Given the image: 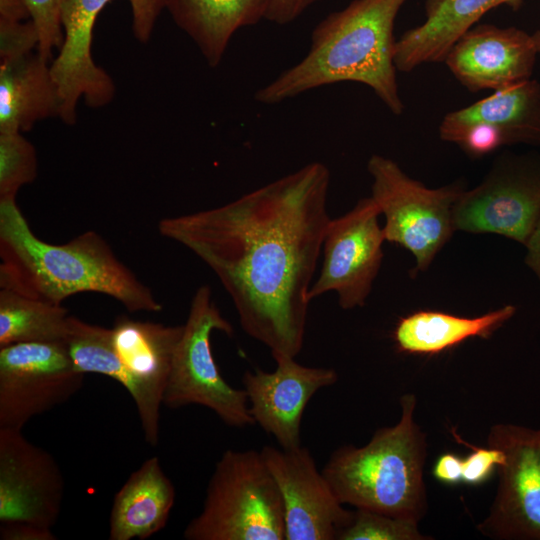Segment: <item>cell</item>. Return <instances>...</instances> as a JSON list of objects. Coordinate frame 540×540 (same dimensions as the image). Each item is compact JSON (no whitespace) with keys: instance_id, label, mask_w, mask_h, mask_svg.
<instances>
[{"instance_id":"cell-1","label":"cell","mask_w":540,"mask_h":540,"mask_svg":"<svg viewBox=\"0 0 540 540\" xmlns=\"http://www.w3.org/2000/svg\"><path fill=\"white\" fill-rule=\"evenodd\" d=\"M329 183L327 166L312 162L225 205L158 224L216 274L243 331L271 354L302 350L308 294L331 219Z\"/></svg>"},{"instance_id":"cell-2","label":"cell","mask_w":540,"mask_h":540,"mask_svg":"<svg viewBox=\"0 0 540 540\" xmlns=\"http://www.w3.org/2000/svg\"><path fill=\"white\" fill-rule=\"evenodd\" d=\"M0 257L1 289L55 305L74 294L97 292L130 312L162 310L99 234L87 231L65 244H49L33 233L15 198L0 200Z\"/></svg>"},{"instance_id":"cell-3","label":"cell","mask_w":540,"mask_h":540,"mask_svg":"<svg viewBox=\"0 0 540 540\" xmlns=\"http://www.w3.org/2000/svg\"><path fill=\"white\" fill-rule=\"evenodd\" d=\"M407 0H353L313 29L307 54L258 89L274 105L338 82L368 86L394 115L403 113L394 63L396 17Z\"/></svg>"},{"instance_id":"cell-4","label":"cell","mask_w":540,"mask_h":540,"mask_svg":"<svg viewBox=\"0 0 540 540\" xmlns=\"http://www.w3.org/2000/svg\"><path fill=\"white\" fill-rule=\"evenodd\" d=\"M416 404L413 393L403 394L395 425L376 430L364 446L333 451L321 471L343 505L417 522L425 516L427 441L414 419Z\"/></svg>"},{"instance_id":"cell-5","label":"cell","mask_w":540,"mask_h":540,"mask_svg":"<svg viewBox=\"0 0 540 540\" xmlns=\"http://www.w3.org/2000/svg\"><path fill=\"white\" fill-rule=\"evenodd\" d=\"M187 540H285L283 502L260 451L226 450L215 464Z\"/></svg>"},{"instance_id":"cell-6","label":"cell","mask_w":540,"mask_h":540,"mask_svg":"<svg viewBox=\"0 0 540 540\" xmlns=\"http://www.w3.org/2000/svg\"><path fill=\"white\" fill-rule=\"evenodd\" d=\"M215 330L233 334V326L213 301L210 287L202 285L191 300L183 324L163 395V405L177 409L197 404L212 410L228 426L241 428L254 425L245 390L227 383L215 362L210 343Z\"/></svg>"},{"instance_id":"cell-7","label":"cell","mask_w":540,"mask_h":540,"mask_svg":"<svg viewBox=\"0 0 540 540\" xmlns=\"http://www.w3.org/2000/svg\"><path fill=\"white\" fill-rule=\"evenodd\" d=\"M371 197L385 216V241L412 253L424 271L455 231L453 208L464 190L460 184L430 189L410 178L390 158L374 154L367 162Z\"/></svg>"},{"instance_id":"cell-8","label":"cell","mask_w":540,"mask_h":540,"mask_svg":"<svg viewBox=\"0 0 540 540\" xmlns=\"http://www.w3.org/2000/svg\"><path fill=\"white\" fill-rule=\"evenodd\" d=\"M111 0H67L62 11L64 41L50 65L60 99L59 118L76 122L79 99L91 108L108 104L115 86L110 76L93 60L91 46L97 16ZM135 38L149 41L165 0H127Z\"/></svg>"},{"instance_id":"cell-9","label":"cell","mask_w":540,"mask_h":540,"mask_svg":"<svg viewBox=\"0 0 540 540\" xmlns=\"http://www.w3.org/2000/svg\"><path fill=\"white\" fill-rule=\"evenodd\" d=\"M540 218V156L508 155L453 208L454 229L493 233L525 246Z\"/></svg>"},{"instance_id":"cell-10","label":"cell","mask_w":540,"mask_h":540,"mask_svg":"<svg viewBox=\"0 0 540 540\" xmlns=\"http://www.w3.org/2000/svg\"><path fill=\"white\" fill-rule=\"evenodd\" d=\"M65 342L0 348V427L19 429L71 399L84 384Z\"/></svg>"},{"instance_id":"cell-11","label":"cell","mask_w":540,"mask_h":540,"mask_svg":"<svg viewBox=\"0 0 540 540\" xmlns=\"http://www.w3.org/2000/svg\"><path fill=\"white\" fill-rule=\"evenodd\" d=\"M487 445L500 449L499 481L488 515L477 525L497 540H540V429L491 426Z\"/></svg>"},{"instance_id":"cell-12","label":"cell","mask_w":540,"mask_h":540,"mask_svg":"<svg viewBox=\"0 0 540 540\" xmlns=\"http://www.w3.org/2000/svg\"><path fill=\"white\" fill-rule=\"evenodd\" d=\"M373 200L360 199L344 215L330 219L325 231L323 261L318 278L309 290V300L334 291L344 310L361 307L379 272L385 241Z\"/></svg>"},{"instance_id":"cell-13","label":"cell","mask_w":540,"mask_h":540,"mask_svg":"<svg viewBox=\"0 0 540 540\" xmlns=\"http://www.w3.org/2000/svg\"><path fill=\"white\" fill-rule=\"evenodd\" d=\"M260 452L281 494L285 540H338L353 511L338 500L311 452L303 446Z\"/></svg>"},{"instance_id":"cell-14","label":"cell","mask_w":540,"mask_h":540,"mask_svg":"<svg viewBox=\"0 0 540 540\" xmlns=\"http://www.w3.org/2000/svg\"><path fill=\"white\" fill-rule=\"evenodd\" d=\"M64 477L55 458L22 430L0 427V523L52 529L61 513Z\"/></svg>"},{"instance_id":"cell-15","label":"cell","mask_w":540,"mask_h":540,"mask_svg":"<svg viewBox=\"0 0 540 540\" xmlns=\"http://www.w3.org/2000/svg\"><path fill=\"white\" fill-rule=\"evenodd\" d=\"M114 349L130 380L145 441L158 445L160 408L183 325H164L118 316L111 328Z\"/></svg>"},{"instance_id":"cell-16","label":"cell","mask_w":540,"mask_h":540,"mask_svg":"<svg viewBox=\"0 0 540 540\" xmlns=\"http://www.w3.org/2000/svg\"><path fill=\"white\" fill-rule=\"evenodd\" d=\"M272 372L247 370L242 378L249 410L255 421L283 449L301 446V421L306 405L320 389L338 380L332 368L309 367L295 357L274 353Z\"/></svg>"},{"instance_id":"cell-17","label":"cell","mask_w":540,"mask_h":540,"mask_svg":"<svg viewBox=\"0 0 540 540\" xmlns=\"http://www.w3.org/2000/svg\"><path fill=\"white\" fill-rule=\"evenodd\" d=\"M537 55L524 30L479 24L454 43L443 62L463 87L476 93L530 79Z\"/></svg>"},{"instance_id":"cell-18","label":"cell","mask_w":540,"mask_h":540,"mask_svg":"<svg viewBox=\"0 0 540 540\" xmlns=\"http://www.w3.org/2000/svg\"><path fill=\"white\" fill-rule=\"evenodd\" d=\"M478 123L495 127L506 145H540V82L523 80L447 113L440 122L439 136L457 144L465 130Z\"/></svg>"},{"instance_id":"cell-19","label":"cell","mask_w":540,"mask_h":540,"mask_svg":"<svg viewBox=\"0 0 540 540\" xmlns=\"http://www.w3.org/2000/svg\"><path fill=\"white\" fill-rule=\"evenodd\" d=\"M523 0H425V21L396 40L397 71L411 72L422 64L442 62L454 43L487 12L501 5L517 10Z\"/></svg>"},{"instance_id":"cell-20","label":"cell","mask_w":540,"mask_h":540,"mask_svg":"<svg viewBox=\"0 0 540 540\" xmlns=\"http://www.w3.org/2000/svg\"><path fill=\"white\" fill-rule=\"evenodd\" d=\"M176 492L157 456L146 459L114 495L109 539H147L167 524Z\"/></svg>"},{"instance_id":"cell-21","label":"cell","mask_w":540,"mask_h":540,"mask_svg":"<svg viewBox=\"0 0 540 540\" xmlns=\"http://www.w3.org/2000/svg\"><path fill=\"white\" fill-rule=\"evenodd\" d=\"M36 51L0 61V133L26 132L58 116L60 99L51 68Z\"/></svg>"},{"instance_id":"cell-22","label":"cell","mask_w":540,"mask_h":540,"mask_svg":"<svg viewBox=\"0 0 540 540\" xmlns=\"http://www.w3.org/2000/svg\"><path fill=\"white\" fill-rule=\"evenodd\" d=\"M269 3L270 0H165V9L214 68L240 28L265 19Z\"/></svg>"},{"instance_id":"cell-23","label":"cell","mask_w":540,"mask_h":540,"mask_svg":"<svg viewBox=\"0 0 540 540\" xmlns=\"http://www.w3.org/2000/svg\"><path fill=\"white\" fill-rule=\"evenodd\" d=\"M515 313L516 307L513 305H505L477 317L432 310L416 311L398 320L393 339L400 352L437 354L468 338L489 337Z\"/></svg>"},{"instance_id":"cell-24","label":"cell","mask_w":540,"mask_h":540,"mask_svg":"<svg viewBox=\"0 0 540 540\" xmlns=\"http://www.w3.org/2000/svg\"><path fill=\"white\" fill-rule=\"evenodd\" d=\"M68 310L8 289L0 291V348L26 342H65Z\"/></svg>"},{"instance_id":"cell-25","label":"cell","mask_w":540,"mask_h":540,"mask_svg":"<svg viewBox=\"0 0 540 540\" xmlns=\"http://www.w3.org/2000/svg\"><path fill=\"white\" fill-rule=\"evenodd\" d=\"M65 343L79 371L107 376L130 392L131 380L114 349L111 328L70 316Z\"/></svg>"},{"instance_id":"cell-26","label":"cell","mask_w":540,"mask_h":540,"mask_svg":"<svg viewBox=\"0 0 540 540\" xmlns=\"http://www.w3.org/2000/svg\"><path fill=\"white\" fill-rule=\"evenodd\" d=\"M34 146L19 132L0 133V200L15 198L37 176Z\"/></svg>"},{"instance_id":"cell-27","label":"cell","mask_w":540,"mask_h":540,"mask_svg":"<svg viewBox=\"0 0 540 540\" xmlns=\"http://www.w3.org/2000/svg\"><path fill=\"white\" fill-rule=\"evenodd\" d=\"M417 521L392 517L376 511L356 508L349 525L338 540H430L422 534Z\"/></svg>"},{"instance_id":"cell-28","label":"cell","mask_w":540,"mask_h":540,"mask_svg":"<svg viewBox=\"0 0 540 540\" xmlns=\"http://www.w3.org/2000/svg\"><path fill=\"white\" fill-rule=\"evenodd\" d=\"M66 1L24 0L38 34L36 51L46 61H49L53 51L59 50L63 44L62 11Z\"/></svg>"},{"instance_id":"cell-29","label":"cell","mask_w":540,"mask_h":540,"mask_svg":"<svg viewBox=\"0 0 540 540\" xmlns=\"http://www.w3.org/2000/svg\"><path fill=\"white\" fill-rule=\"evenodd\" d=\"M454 439L471 448V453L461 459V482L468 485H478L486 481L494 469L504 461L503 452L494 447H476L464 441L454 430Z\"/></svg>"},{"instance_id":"cell-30","label":"cell","mask_w":540,"mask_h":540,"mask_svg":"<svg viewBox=\"0 0 540 540\" xmlns=\"http://www.w3.org/2000/svg\"><path fill=\"white\" fill-rule=\"evenodd\" d=\"M37 46L38 34L31 19L25 22L0 19L1 61L23 56Z\"/></svg>"},{"instance_id":"cell-31","label":"cell","mask_w":540,"mask_h":540,"mask_svg":"<svg viewBox=\"0 0 540 540\" xmlns=\"http://www.w3.org/2000/svg\"><path fill=\"white\" fill-rule=\"evenodd\" d=\"M457 144L469 156L478 158L506 145V141L495 127L478 123L467 128Z\"/></svg>"},{"instance_id":"cell-32","label":"cell","mask_w":540,"mask_h":540,"mask_svg":"<svg viewBox=\"0 0 540 540\" xmlns=\"http://www.w3.org/2000/svg\"><path fill=\"white\" fill-rule=\"evenodd\" d=\"M319 0H270L265 19L285 25L296 20L307 8Z\"/></svg>"},{"instance_id":"cell-33","label":"cell","mask_w":540,"mask_h":540,"mask_svg":"<svg viewBox=\"0 0 540 540\" xmlns=\"http://www.w3.org/2000/svg\"><path fill=\"white\" fill-rule=\"evenodd\" d=\"M52 529L38 527L28 523H1L0 539L2 540H55Z\"/></svg>"},{"instance_id":"cell-34","label":"cell","mask_w":540,"mask_h":540,"mask_svg":"<svg viewBox=\"0 0 540 540\" xmlns=\"http://www.w3.org/2000/svg\"><path fill=\"white\" fill-rule=\"evenodd\" d=\"M461 459L452 453L441 455L433 468L434 477L445 484H457L461 482Z\"/></svg>"},{"instance_id":"cell-35","label":"cell","mask_w":540,"mask_h":540,"mask_svg":"<svg viewBox=\"0 0 540 540\" xmlns=\"http://www.w3.org/2000/svg\"><path fill=\"white\" fill-rule=\"evenodd\" d=\"M525 247V264L533 271L540 282V218Z\"/></svg>"},{"instance_id":"cell-36","label":"cell","mask_w":540,"mask_h":540,"mask_svg":"<svg viewBox=\"0 0 540 540\" xmlns=\"http://www.w3.org/2000/svg\"><path fill=\"white\" fill-rule=\"evenodd\" d=\"M0 19L23 21L31 17L24 0H0Z\"/></svg>"},{"instance_id":"cell-37","label":"cell","mask_w":540,"mask_h":540,"mask_svg":"<svg viewBox=\"0 0 540 540\" xmlns=\"http://www.w3.org/2000/svg\"><path fill=\"white\" fill-rule=\"evenodd\" d=\"M531 36H532V39H533V42H534L535 49H536L538 55H540V29H538L534 33H532Z\"/></svg>"}]
</instances>
